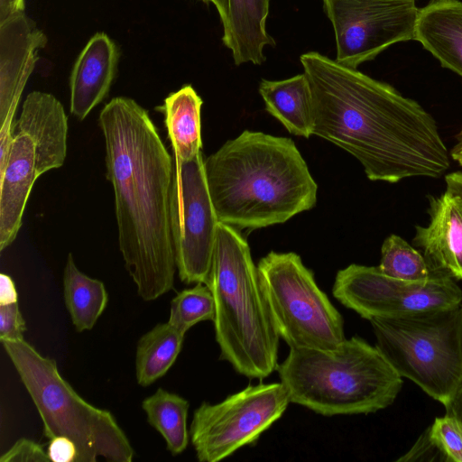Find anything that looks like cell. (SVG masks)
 Wrapping results in <instances>:
<instances>
[{
    "mask_svg": "<svg viewBox=\"0 0 462 462\" xmlns=\"http://www.w3.org/2000/svg\"><path fill=\"white\" fill-rule=\"evenodd\" d=\"M312 101V134L346 151L371 180L440 177L450 165L437 123L391 85L319 52L300 57Z\"/></svg>",
    "mask_w": 462,
    "mask_h": 462,
    "instance_id": "1",
    "label": "cell"
},
{
    "mask_svg": "<svg viewBox=\"0 0 462 462\" xmlns=\"http://www.w3.org/2000/svg\"><path fill=\"white\" fill-rule=\"evenodd\" d=\"M99 124L120 252L138 295L152 301L173 288L177 270L170 218L173 162L148 112L134 99L112 98Z\"/></svg>",
    "mask_w": 462,
    "mask_h": 462,
    "instance_id": "2",
    "label": "cell"
},
{
    "mask_svg": "<svg viewBox=\"0 0 462 462\" xmlns=\"http://www.w3.org/2000/svg\"><path fill=\"white\" fill-rule=\"evenodd\" d=\"M219 222L257 229L313 208L318 186L294 142L245 130L204 161Z\"/></svg>",
    "mask_w": 462,
    "mask_h": 462,
    "instance_id": "3",
    "label": "cell"
},
{
    "mask_svg": "<svg viewBox=\"0 0 462 462\" xmlns=\"http://www.w3.org/2000/svg\"><path fill=\"white\" fill-rule=\"evenodd\" d=\"M205 284L215 301L213 323L219 358L247 378L268 377L278 365L280 337L249 245L236 227L218 223Z\"/></svg>",
    "mask_w": 462,
    "mask_h": 462,
    "instance_id": "4",
    "label": "cell"
},
{
    "mask_svg": "<svg viewBox=\"0 0 462 462\" xmlns=\"http://www.w3.org/2000/svg\"><path fill=\"white\" fill-rule=\"evenodd\" d=\"M276 371L291 402L323 416L376 412L402 387L379 349L358 336L333 349L291 347Z\"/></svg>",
    "mask_w": 462,
    "mask_h": 462,
    "instance_id": "5",
    "label": "cell"
},
{
    "mask_svg": "<svg viewBox=\"0 0 462 462\" xmlns=\"http://www.w3.org/2000/svg\"><path fill=\"white\" fill-rule=\"evenodd\" d=\"M31 396L51 439L66 436L77 446L76 462H131L134 452L115 416L85 401L61 376L56 361L24 339L1 341Z\"/></svg>",
    "mask_w": 462,
    "mask_h": 462,
    "instance_id": "6",
    "label": "cell"
},
{
    "mask_svg": "<svg viewBox=\"0 0 462 462\" xmlns=\"http://www.w3.org/2000/svg\"><path fill=\"white\" fill-rule=\"evenodd\" d=\"M369 321L394 370L445 407L462 384V303Z\"/></svg>",
    "mask_w": 462,
    "mask_h": 462,
    "instance_id": "7",
    "label": "cell"
},
{
    "mask_svg": "<svg viewBox=\"0 0 462 462\" xmlns=\"http://www.w3.org/2000/svg\"><path fill=\"white\" fill-rule=\"evenodd\" d=\"M68 116L51 93L32 91L25 97L14 137L0 168V251L15 239L36 180L63 165L67 154Z\"/></svg>",
    "mask_w": 462,
    "mask_h": 462,
    "instance_id": "8",
    "label": "cell"
},
{
    "mask_svg": "<svg viewBox=\"0 0 462 462\" xmlns=\"http://www.w3.org/2000/svg\"><path fill=\"white\" fill-rule=\"evenodd\" d=\"M257 271L273 327L290 348L333 349L346 339L341 314L300 255L270 252Z\"/></svg>",
    "mask_w": 462,
    "mask_h": 462,
    "instance_id": "9",
    "label": "cell"
},
{
    "mask_svg": "<svg viewBox=\"0 0 462 462\" xmlns=\"http://www.w3.org/2000/svg\"><path fill=\"white\" fill-rule=\"evenodd\" d=\"M291 402L282 383L248 385L217 403L203 402L193 412L189 438L200 462H218L260 436Z\"/></svg>",
    "mask_w": 462,
    "mask_h": 462,
    "instance_id": "10",
    "label": "cell"
},
{
    "mask_svg": "<svg viewBox=\"0 0 462 462\" xmlns=\"http://www.w3.org/2000/svg\"><path fill=\"white\" fill-rule=\"evenodd\" d=\"M333 296L365 319L397 318L457 306L462 290L454 279L434 274L424 282L390 277L377 266L350 264L337 273Z\"/></svg>",
    "mask_w": 462,
    "mask_h": 462,
    "instance_id": "11",
    "label": "cell"
},
{
    "mask_svg": "<svg viewBox=\"0 0 462 462\" xmlns=\"http://www.w3.org/2000/svg\"><path fill=\"white\" fill-rule=\"evenodd\" d=\"M170 218L180 281L205 284L219 220L209 195L201 152L189 161L174 162Z\"/></svg>",
    "mask_w": 462,
    "mask_h": 462,
    "instance_id": "12",
    "label": "cell"
},
{
    "mask_svg": "<svg viewBox=\"0 0 462 462\" xmlns=\"http://www.w3.org/2000/svg\"><path fill=\"white\" fill-rule=\"evenodd\" d=\"M335 34L336 60L357 69L393 44L415 41L416 0H322Z\"/></svg>",
    "mask_w": 462,
    "mask_h": 462,
    "instance_id": "13",
    "label": "cell"
},
{
    "mask_svg": "<svg viewBox=\"0 0 462 462\" xmlns=\"http://www.w3.org/2000/svg\"><path fill=\"white\" fill-rule=\"evenodd\" d=\"M46 42L24 11L0 20V125L15 122L23 90Z\"/></svg>",
    "mask_w": 462,
    "mask_h": 462,
    "instance_id": "14",
    "label": "cell"
},
{
    "mask_svg": "<svg viewBox=\"0 0 462 462\" xmlns=\"http://www.w3.org/2000/svg\"><path fill=\"white\" fill-rule=\"evenodd\" d=\"M428 213L430 222L416 226L413 244L434 274L462 280V196L448 189L430 196Z\"/></svg>",
    "mask_w": 462,
    "mask_h": 462,
    "instance_id": "15",
    "label": "cell"
},
{
    "mask_svg": "<svg viewBox=\"0 0 462 462\" xmlns=\"http://www.w3.org/2000/svg\"><path fill=\"white\" fill-rule=\"evenodd\" d=\"M119 51L105 32L93 35L79 54L69 77V111L83 120L107 96L117 70Z\"/></svg>",
    "mask_w": 462,
    "mask_h": 462,
    "instance_id": "16",
    "label": "cell"
},
{
    "mask_svg": "<svg viewBox=\"0 0 462 462\" xmlns=\"http://www.w3.org/2000/svg\"><path fill=\"white\" fill-rule=\"evenodd\" d=\"M222 27V42L236 65L263 64L266 46L275 41L266 31L270 0H215Z\"/></svg>",
    "mask_w": 462,
    "mask_h": 462,
    "instance_id": "17",
    "label": "cell"
},
{
    "mask_svg": "<svg viewBox=\"0 0 462 462\" xmlns=\"http://www.w3.org/2000/svg\"><path fill=\"white\" fill-rule=\"evenodd\" d=\"M415 41L462 77V1L430 0L420 8Z\"/></svg>",
    "mask_w": 462,
    "mask_h": 462,
    "instance_id": "18",
    "label": "cell"
},
{
    "mask_svg": "<svg viewBox=\"0 0 462 462\" xmlns=\"http://www.w3.org/2000/svg\"><path fill=\"white\" fill-rule=\"evenodd\" d=\"M259 93L266 111L291 134L306 138L312 134L311 92L304 73L282 80L262 79Z\"/></svg>",
    "mask_w": 462,
    "mask_h": 462,
    "instance_id": "19",
    "label": "cell"
},
{
    "mask_svg": "<svg viewBox=\"0 0 462 462\" xmlns=\"http://www.w3.org/2000/svg\"><path fill=\"white\" fill-rule=\"evenodd\" d=\"M203 101L191 85L171 93L157 110L164 115L175 161L186 162L201 152L200 111Z\"/></svg>",
    "mask_w": 462,
    "mask_h": 462,
    "instance_id": "20",
    "label": "cell"
},
{
    "mask_svg": "<svg viewBox=\"0 0 462 462\" xmlns=\"http://www.w3.org/2000/svg\"><path fill=\"white\" fill-rule=\"evenodd\" d=\"M63 296L78 332L92 329L108 301L104 283L79 271L71 254L67 257L63 273Z\"/></svg>",
    "mask_w": 462,
    "mask_h": 462,
    "instance_id": "21",
    "label": "cell"
},
{
    "mask_svg": "<svg viewBox=\"0 0 462 462\" xmlns=\"http://www.w3.org/2000/svg\"><path fill=\"white\" fill-rule=\"evenodd\" d=\"M184 336L166 322L155 325L139 338L135 353L138 384L149 386L169 371L182 348Z\"/></svg>",
    "mask_w": 462,
    "mask_h": 462,
    "instance_id": "22",
    "label": "cell"
},
{
    "mask_svg": "<svg viewBox=\"0 0 462 462\" xmlns=\"http://www.w3.org/2000/svg\"><path fill=\"white\" fill-rule=\"evenodd\" d=\"M189 407L185 398L162 388L142 402L148 423L162 436L167 449L173 456L181 454L189 444Z\"/></svg>",
    "mask_w": 462,
    "mask_h": 462,
    "instance_id": "23",
    "label": "cell"
},
{
    "mask_svg": "<svg viewBox=\"0 0 462 462\" xmlns=\"http://www.w3.org/2000/svg\"><path fill=\"white\" fill-rule=\"evenodd\" d=\"M377 267L385 275L410 282H424L434 275L423 254L397 235L383 241Z\"/></svg>",
    "mask_w": 462,
    "mask_h": 462,
    "instance_id": "24",
    "label": "cell"
},
{
    "mask_svg": "<svg viewBox=\"0 0 462 462\" xmlns=\"http://www.w3.org/2000/svg\"><path fill=\"white\" fill-rule=\"evenodd\" d=\"M215 301L209 288L204 283H196L182 290L171 301L168 322L180 332H186L200 321L215 319Z\"/></svg>",
    "mask_w": 462,
    "mask_h": 462,
    "instance_id": "25",
    "label": "cell"
},
{
    "mask_svg": "<svg viewBox=\"0 0 462 462\" xmlns=\"http://www.w3.org/2000/svg\"><path fill=\"white\" fill-rule=\"evenodd\" d=\"M424 434L440 460L462 462V421L457 418L447 413L437 417Z\"/></svg>",
    "mask_w": 462,
    "mask_h": 462,
    "instance_id": "26",
    "label": "cell"
},
{
    "mask_svg": "<svg viewBox=\"0 0 462 462\" xmlns=\"http://www.w3.org/2000/svg\"><path fill=\"white\" fill-rule=\"evenodd\" d=\"M25 331L26 323L18 303L0 305V341L23 340Z\"/></svg>",
    "mask_w": 462,
    "mask_h": 462,
    "instance_id": "27",
    "label": "cell"
},
{
    "mask_svg": "<svg viewBox=\"0 0 462 462\" xmlns=\"http://www.w3.org/2000/svg\"><path fill=\"white\" fill-rule=\"evenodd\" d=\"M47 451L39 443L26 438L19 439L0 457V462H49Z\"/></svg>",
    "mask_w": 462,
    "mask_h": 462,
    "instance_id": "28",
    "label": "cell"
},
{
    "mask_svg": "<svg viewBox=\"0 0 462 462\" xmlns=\"http://www.w3.org/2000/svg\"><path fill=\"white\" fill-rule=\"evenodd\" d=\"M47 455L52 462H76L77 446L66 436H56L50 439Z\"/></svg>",
    "mask_w": 462,
    "mask_h": 462,
    "instance_id": "29",
    "label": "cell"
},
{
    "mask_svg": "<svg viewBox=\"0 0 462 462\" xmlns=\"http://www.w3.org/2000/svg\"><path fill=\"white\" fill-rule=\"evenodd\" d=\"M17 291L12 278L5 273L0 274V305L16 303Z\"/></svg>",
    "mask_w": 462,
    "mask_h": 462,
    "instance_id": "30",
    "label": "cell"
},
{
    "mask_svg": "<svg viewBox=\"0 0 462 462\" xmlns=\"http://www.w3.org/2000/svg\"><path fill=\"white\" fill-rule=\"evenodd\" d=\"M21 11H24V0H1L0 20Z\"/></svg>",
    "mask_w": 462,
    "mask_h": 462,
    "instance_id": "31",
    "label": "cell"
},
{
    "mask_svg": "<svg viewBox=\"0 0 462 462\" xmlns=\"http://www.w3.org/2000/svg\"><path fill=\"white\" fill-rule=\"evenodd\" d=\"M445 410L447 414L452 415L462 421V384L451 401L445 406Z\"/></svg>",
    "mask_w": 462,
    "mask_h": 462,
    "instance_id": "32",
    "label": "cell"
},
{
    "mask_svg": "<svg viewBox=\"0 0 462 462\" xmlns=\"http://www.w3.org/2000/svg\"><path fill=\"white\" fill-rule=\"evenodd\" d=\"M447 189L462 196V171L451 172L445 177Z\"/></svg>",
    "mask_w": 462,
    "mask_h": 462,
    "instance_id": "33",
    "label": "cell"
},
{
    "mask_svg": "<svg viewBox=\"0 0 462 462\" xmlns=\"http://www.w3.org/2000/svg\"><path fill=\"white\" fill-rule=\"evenodd\" d=\"M450 155L453 160L462 166V136H457V143L450 151Z\"/></svg>",
    "mask_w": 462,
    "mask_h": 462,
    "instance_id": "34",
    "label": "cell"
},
{
    "mask_svg": "<svg viewBox=\"0 0 462 462\" xmlns=\"http://www.w3.org/2000/svg\"><path fill=\"white\" fill-rule=\"evenodd\" d=\"M203 3L208 4V3H214L215 0H200Z\"/></svg>",
    "mask_w": 462,
    "mask_h": 462,
    "instance_id": "35",
    "label": "cell"
},
{
    "mask_svg": "<svg viewBox=\"0 0 462 462\" xmlns=\"http://www.w3.org/2000/svg\"><path fill=\"white\" fill-rule=\"evenodd\" d=\"M458 136H462V130H461V132L459 133Z\"/></svg>",
    "mask_w": 462,
    "mask_h": 462,
    "instance_id": "36",
    "label": "cell"
}]
</instances>
